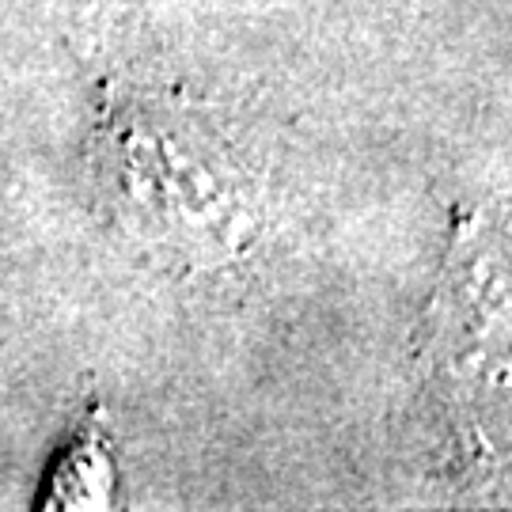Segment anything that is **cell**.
Listing matches in <instances>:
<instances>
[{"instance_id":"cell-1","label":"cell","mask_w":512,"mask_h":512,"mask_svg":"<svg viewBox=\"0 0 512 512\" xmlns=\"http://www.w3.org/2000/svg\"><path fill=\"white\" fill-rule=\"evenodd\" d=\"M92 160L107 217L156 251L217 262L255 228L247 160L205 110L175 95L110 92Z\"/></svg>"},{"instance_id":"cell-3","label":"cell","mask_w":512,"mask_h":512,"mask_svg":"<svg viewBox=\"0 0 512 512\" xmlns=\"http://www.w3.org/2000/svg\"><path fill=\"white\" fill-rule=\"evenodd\" d=\"M114 459L103 433H80L69 444L50 471V482L42 490V509H107L114 501Z\"/></svg>"},{"instance_id":"cell-2","label":"cell","mask_w":512,"mask_h":512,"mask_svg":"<svg viewBox=\"0 0 512 512\" xmlns=\"http://www.w3.org/2000/svg\"><path fill=\"white\" fill-rule=\"evenodd\" d=\"M505 251L494 236H467L444 270L429 319V399L459 456L494 459V433L505 429V330H509Z\"/></svg>"}]
</instances>
